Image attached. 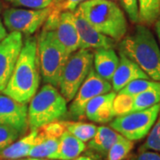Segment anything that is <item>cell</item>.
I'll list each match as a JSON object with an SVG mask.
<instances>
[{
	"instance_id": "obj_1",
	"label": "cell",
	"mask_w": 160,
	"mask_h": 160,
	"mask_svg": "<svg viewBox=\"0 0 160 160\" xmlns=\"http://www.w3.org/2000/svg\"><path fill=\"white\" fill-rule=\"evenodd\" d=\"M40 76L37 38L28 36L11 78L2 92L19 102L28 104L38 90Z\"/></svg>"
},
{
	"instance_id": "obj_2",
	"label": "cell",
	"mask_w": 160,
	"mask_h": 160,
	"mask_svg": "<svg viewBox=\"0 0 160 160\" xmlns=\"http://www.w3.org/2000/svg\"><path fill=\"white\" fill-rule=\"evenodd\" d=\"M118 50L136 63L150 79L160 81V48L146 25L138 24L133 33L125 36L119 41Z\"/></svg>"
},
{
	"instance_id": "obj_3",
	"label": "cell",
	"mask_w": 160,
	"mask_h": 160,
	"mask_svg": "<svg viewBox=\"0 0 160 160\" xmlns=\"http://www.w3.org/2000/svg\"><path fill=\"white\" fill-rule=\"evenodd\" d=\"M83 16L98 31L119 42L127 32L123 10L112 0H85L78 6Z\"/></svg>"
},
{
	"instance_id": "obj_4",
	"label": "cell",
	"mask_w": 160,
	"mask_h": 160,
	"mask_svg": "<svg viewBox=\"0 0 160 160\" xmlns=\"http://www.w3.org/2000/svg\"><path fill=\"white\" fill-rule=\"evenodd\" d=\"M67 103L57 87L45 84L29 101V128L31 130L39 129L48 123L65 118L68 113Z\"/></svg>"
},
{
	"instance_id": "obj_5",
	"label": "cell",
	"mask_w": 160,
	"mask_h": 160,
	"mask_svg": "<svg viewBox=\"0 0 160 160\" xmlns=\"http://www.w3.org/2000/svg\"><path fill=\"white\" fill-rule=\"evenodd\" d=\"M40 74L46 84L58 87L62 69L69 55L52 29L43 28L37 38Z\"/></svg>"
},
{
	"instance_id": "obj_6",
	"label": "cell",
	"mask_w": 160,
	"mask_h": 160,
	"mask_svg": "<svg viewBox=\"0 0 160 160\" xmlns=\"http://www.w3.org/2000/svg\"><path fill=\"white\" fill-rule=\"evenodd\" d=\"M93 63V52L89 49H78L69 55L62 69L58 87L67 101L71 102L85 81Z\"/></svg>"
},
{
	"instance_id": "obj_7",
	"label": "cell",
	"mask_w": 160,
	"mask_h": 160,
	"mask_svg": "<svg viewBox=\"0 0 160 160\" xmlns=\"http://www.w3.org/2000/svg\"><path fill=\"white\" fill-rule=\"evenodd\" d=\"M160 103L149 108L116 117L109 126L126 139L135 142L146 137L158 118Z\"/></svg>"
},
{
	"instance_id": "obj_8",
	"label": "cell",
	"mask_w": 160,
	"mask_h": 160,
	"mask_svg": "<svg viewBox=\"0 0 160 160\" xmlns=\"http://www.w3.org/2000/svg\"><path fill=\"white\" fill-rule=\"evenodd\" d=\"M51 6L43 9L8 8L3 12V23L10 32L31 36L43 27L51 12Z\"/></svg>"
},
{
	"instance_id": "obj_9",
	"label": "cell",
	"mask_w": 160,
	"mask_h": 160,
	"mask_svg": "<svg viewBox=\"0 0 160 160\" xmlns=\"http://www.w3.org/2000/svg\"><path fill=\"white\" fill-rule=\"evenodd\" d=\"M43 28L54 31L59 42L69 54L79 49V38L75 25L73 11L59 12L52 8Z\"/></svg>"
},
{
	"instance_id": "obj_10",
	"label": "cell",
	"mask_w": 160,
	"mask_h": 160,
	"mask_svg": "<svg viewBox=\"0 0 160 160\" xmlns=\"http://www.w3.org/2000/svg\"><path fill=\"white\" fill-rule=\"evenodd\" d=\"M112 90L111 84L102 77H100L93 69L90 70L85 81L80 86L75 97L69 105V116L73 118H80L85 115V109L87 103L92 99L100 94L109 92Z\"/></svg>"
},
{
	"instance_id": "obj_11",
	"label": "cell",
	"mask_w": 160,
	"mask_h": 160,
	"mask_svg": "<svg viewBox=\"0 0 160 160\" xmlns=\"http://www.w3.org/2000/svg\"><path fill=\"white\" fill-rule=\"evenodd\" d=\"M23 43L22 34L16 31L0 41V92L4 91L11 78Z\"/></svg>"
},
{
	"instance_id": "obj_12",
	"label": "cell",
	"mask_w": 160,
	"mask_h": 160,
	"mask_svg": "<svg viewBox=\"0 0 160 160\" xmlns=\"http://www.w3.org/2000/svg\"><path fill=\"white\" fill-rule=\"evenodd\" d=\"M0 126L14 128L23 135L29 128L28 104L19 102L4 93L0 94Z\"/></svg>"
},
{
	"instance_id": "obj_13",
	"label": "cell",
	"mask_w": 160,
	"mask_h": 160,
	"mask_svg": "<svg viewBox=\"0 0 160 160\" xmlns=\"http://www.w3.org/2000/svg\"><path fill=\"white\" fill-rule=\"evenodd\" d=\"M73 17L79 38V49L114 48L116 41L98 31L83 16L78 8L73 11Z\"/></svg>"
},
{
	"instance_id": "obj_14",
	"label": "cell",
	"mask_w": 160,
	"mask_h": 160,
	"mask_svg": "<svg viewBox=\"0 0 160 160\" xmlns=\"http://www.w3.org/2000/svg\"><path fill=\"white\" fill-rule=\"evenodd\" d=\"M117 94L115 91L100 94L92 99L87 103L85 109V115L89 120L94 123L106 124L114 119L113 101Z\"/></svg>"
},
{
	"instance_id": "obj_15",
	"label": "cell",
	"mask_w": 160,
	"mask_h": 160,
	"mask_svg": "<svg viewBox=\"0 0 160 160\" xmlns=\"http://www.w3.org/2000/svg\"><path fill=\"white\" fill-rule=\"evenodd\" d=\"M139 78L150 79L136 63L119 52V63L110 80L112 90L116 92H119L128 83Z\"/></svg>"
},
{
	"instance_id": "obj_16",
	"label": "cell",
	"mask_w": 160,
	"mask_h": 160,
	"mask_svg": "<svg viewBox=\"0 0 160 160\" xmlns=\"http://www.w3.org/2000/svg\"><path fill=\"white\" fill-rule=\"evenodd\" d=\"M44 138V134L39 129L31 130L27 135L10 144L0 152V158L6 160H14L28 157L29 150L35 144L39 142Z\"/></svg>"
},
{
	"instance_id": "obj_17",
	"label": "cell",
	"mask_w": 160,
	"mask_h": 160,
	"mask_svg": "<svg viewBox=\"0 0 160 160\" xmlns=\"http://www.w3.org/2000/svg\"><path fill=\"white\" fill-rule=\"evenodd\" d=\"M119 63L114 48H100L93 52V69L100 77L110 81Z\"/></svg>"
},
{
	"instance_id": "obj_18",
	"label": "cell",
	"mask_w": 160,
	"mask_h": 160,
	"mask_svg": "<svg viewBox=\"0 0 160 160\" xmlns=\"http://www.w3.org/2000/svg\"><path fill=\"white\" fill-rule=\"evenodd\" d=\"M86 143L66 131L59 138L57 153L52 160H72L78 157L85 149Z\"/></svg>"
},
{
	"instance_id": "obj_19",
	"label": "cell",
	"mask_w": 160,
	"mask_h": 160,
	"mask_svg": "<svg viewBox=\"0 0 160 160\" xmlns=\"http://www.w3.org/2000/svg\"><path fill=\"white\" fill-rule=\"evenodd\" d=\"M120 136L121 134L113 130L110 126H97V131L94 136L88 142V147L106 157L111 146Z\"/></svg>"
},
{
	"instance_id": "obj_20",
	"label": "cell",
	"mask_w": 160,
	"mask_h": 160,
	"mask_svg": "<svg viewBox=\"0 0 160 160\" xmlns=\"http://www.w3.org/2000/svg\"><path fill=\"white\" fill-rule=\"evenodd\" d=\"M158 103H160V81H158L151 88L133 97L132 112L147 109Z\"/></svg>"
},
{
	"instance_id": "obj_21",
	"label": "cell",
	"mask_w": 160,
	"mask_h": 160,
	"mask_svg": "<svg viewBox=\"0 0 160 160\" xmlns=\"http://www.w3.org/2000/svg\"><path fill=\"white\" fill-rule=\"evenodd\" d=\"M139 22L153 25L160 16V0H138Z\"/></svg>"
},
{
	"instance_id": "obj_22",
	"label": "cell",
	"mask_w": 160,
	"mask_h": 160,
	"mask_svg": "<svg viewBox=\"0 0 160 160\" xmlns=\"http://www.w3.org/2000/svg\"><path fill=\"white\" fill-rule=\"evenodd\" d=\"M66 127L67 131L84 142H89L97 131L95 125L84 122H66Z\"/></svg>"
},
{
	"instance_id": "obj_23",
	"label": "cell",
	"mask_w": 160,
	"mask_h": 160,
	"mask_svg": "<svg viewBox=\"0 0 160 160\" xmlns=\"http://www.w3.org/2000/svg\"><path fill=\"white\" fill-rule=\"evenodd\" d=\"M133 148V142L121 135L106 155L107 160H125Z\"/></svg>"
},
{
	"instance_id": "obj_24",
	"label": "cell",
	"mask_w": 160,
	"mask_h": 160,
	"mask_svg": "<svg viewBox=\"0 0 160 160\" xmlns=\"http://www.w3.org/2000/svg\"><path fill=\"white\" fill-rule=\"evenodd\" d=\"M143 150H153L160 152V111L158 118L147 135L146 142L139 149V151Z\"/></svg>"
},
{
	"instance_id": "obj_25",
	"label": "cell",
	"mask_w": 160,
	"mask_h": 160,
	"mask_svg": "<svg viewBox=\"0 0 160 160\" xmlns=\"http://www.w3.org/2000/svg\"><path fill=\"white\" fill-rule=\"evenodd\" d=\"M132 105L133 96L120 92L117 93L113 101V111L115 118L132 112Z\"/></svg>"
},
{
	"instance_id": "obj_26",
	"label": "cell",
	"mask_w": 160,
	"mask_h": 160,
	"mask_svg": "<svg viewBox=\"0 0 160 160\" xmlns=\"http://www.w3.org/2000/svg\"><path fill=\"white\" fill-rule=\"evenodd\" d=\"M157 82L158 81H154V80L151 81L149 79H143V78L132 80L130 83H128L125 87H123L118 92L128 94L134 97L135 95L154 86L157 84Z\"/></svg>"
},
{
	"instance_id": "obj_27",
	"label": "cell",
	"mask_w": 160,
	"mask_h": 160,
	"mask_svg": "<svg viewBox=\"0 0 160 160\" xmlns=\"http://www.w3.org/2000/svg\"><path fill=\"white\" fill-rule=\"evenodd\" d=\"M39 130L46 137L58 138L59 139L62 135L64 132L67 131L66 122L61 121V120H56V121L48 123L42 127H40Z\"/></svg>"
},
{
	"instance_id": "obj_28",
	"label": "cell",
	"mask_w": 160,
	"mask_h": 160,
	"mask_svg": "<svg viewBox=\"0 0 160 160\" xmlns=\"http://www.w3.org/2000/svg\"><path fill=\"white\" fill-rule=\"evenodd\" d=\"M21 134L14 128L7 126H0V152L15 142Z\"/></svg>"
},
{
	"instance_id": "obj_29",
	"label": "cell",
	"mask_w": 160,
	"mask_h": 160,
	"mask_svg": "<svg viewBox=\"0 0 160 160\" xmlns=\"http://www.w3.org/2000/svg\"><path fill=\"white\" fill-rule=\"evenodd\" d=\"M14 6L29 9H43L50 6L53 0H5Z\"/></svg>"
},
{
	"instance_id": "obj_30",
	"label": "cell",
	"mask_w": 160,
	"mask_h": 160,
	"mask_svg": "<svg viewBox=\"0 0 160 160\" xmlns=\"http://www.w3.org/2000/svg\"><path fill=\"white\" fill-rule=\"evenodd\" d=\"M120 3L132 22H139L138 0H120Z\"/></svg>"
},
{
	"instance_id": "obj_31",
	"label": "cell",
	"mask_w": 160,
	"mask_h": 160,
	"mask_svg": "<svg viewBox=\"0 0 160 160\" xmlns=\"http://www.w3.org/2000/svg\"><path fill=\"white\" fill-rule=\"evenodd\" d=\"M44 139V138H43ZM43 139L39 142L35 144L34 146L29 150L28 157L29 158H47L50 156V152L46 146V144L43 142Z\"/></svg>"
},
{
	"instance_id": "obj_32",
	"label": "cell",
	"mask_w": 160,
	"mask_h": 160,
	"mask_svg": "<svg viewBox=\"0 0 160 160\" xmlns=\"http://www.w3.org/2000/svg\"><path fill=\"white\" fill-rule=\"evenodd\" d=\"M83 1L85 0H63L59 3L52 4V8L59 12L63 11H74Z\"/></svg>"
},
{
	"instance_id": "obj_33",
	"label": "cell",
	"mask_w": 160,
	"mask_h": 160,
	"mask_svg": "<svg viewBox=\"0 0 160 160\" xmlns=\"http://www.w3.org/2000/svg\"><path fill=\"white\" fill-rule=\"evenodd\" d=\"M128 160H160V154L157 151L143 150L139 151L137 155L130 157Z\"/></svg>"
},
{
	"instance_id": "obj_34",
	"label": "cell",
	"mask_w": 160,
	"mask_h": 160,
	"mask_svg": "<svg viewBox=\"0 0 160 160\" xmlns=\"http://www.w3.org/2000/svg\"><path fill=\"white\" fill-rule=\"evenodd\" d=\"M7 34H8L7 33V29H6V27H5L4 23L2 22V20L0 19V41H2V40L4 39L7 36Z\"/></svg>"
},
{
	"instance_id": "obj_35",
	"label": "cell",
	"mask_w": 160,
	"mask_h": 160,
	"mask_svg": "<svg viewBox=\"0 0 160 160\" xmlns=\"http://www.w3.org/2000/svg\"><path fill=\"white\" fill-rule=\"evenodd\" d=\"M155 24V31H156V34L158 36V41H159L160 44V16L158 18V20L156 21Z\"/></svg>"
},
{
	"instance_id": "obj_36",
	"label": "cell",
	"mask_w": 160,
	"mask_h": 160,
	"mask_svg": "<svg viewBox=\"0 0 160 160\" xmlns=\"http://www.w3.org/2000/svg\"><path fill=\"white\" fill-rule=\"evenodd\" d=\"M72 160H93L91 158H89V157H86V156H78V157H77V158H75L74 159Z\"/></svg>"
},
{
	"instance_id": "obj_37",
	"label": "cell",
	"mask_w": 160,
	"mask_h": 160,
	"mask_svg": "<svg viewBox=\"0 0 160 160\" xmlns=\"http://www.w3.org/2000/svg\"><path fill=\"white\" fill-rule=\"evenodd\" d=\"M14 160H46V158H29V157H26V158H19V159Z\"/></svg>"
},
{
	"instance_id": "obj_38",
	"label": "cell",
	"mask_w": 160,
	"mask_h": 160,
	"mask_svg": "<svg viewBox=\"0 0 160 160\" xmlns=\"http://www.w3.org/2000/svg\"><path fill=\"white\" fill-rule=\"evenodd\" d=\"M63 0H53V3L52 4H55V3H59V2H62Z\"/></svg>"
},
{
	"instance_id": "obj_39",
	"label": "cell",
	"mask_w": 160,
	"mask_h": 160,
	"mask_svg": "<svg viewBox=\"0 0 160 160\" xmlns=\"http://www.w3.org/2000/svg\"><path fill=\"white\" fill-rule=\"evenodd\" d=\"M1 8H2V5H1V3H0V11H1Z\"/></svg>"
},
{
	"instance_id": "obj_40",
	"label": "cell",
	"mask_w": 160,
	"mask_h": 160,
	"mask_svg": "<svg viewBox=\"0 0 160 160\" xmlns=\"http://www.w3.org/2000/svg\"><path fill=\"white\" fill-rule=\"evenodd\" d=\"M112 1H115V0H112Z\"/></svg>"
}]
</instances>
